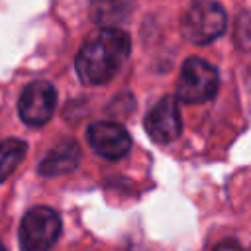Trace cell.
Segmentation results:
<instances>
[{"label":"cell","mask_w":251,"mask_h":251,"mask_svg":"<svg viewBox=\"0 0 251 251\" xmlns=\"http://www.w3.org/2000/svg\"><path fill=\"white\" fill-rule=\"evenodd\" d=\"M80 163V147L75 139H63L57 143L39 163L37 171L41 176H59L73 173Z\"/></svg>","instance_id":"ba28073f"},{"label":"cell","mask_w":251,"mask_h":251,"mask_svg":"<svg viewBox=\"0 0 251 251\" xmlns=\"http://www.w3.org/2000/svg\"><path fill=\"white\" fill-rule=\"evenodd\" d=\"M86 139L96 155L110 161L126 157L131 147L129 133L116 122H94L86 129Z\"/></svg>","instance_id":"52a82bcc"},{"label":"cell","mask_w":251,"mask_h":251,"mask_svg":"<svg viewBox=\"0 0 251 251\" xmlns=\"http://www.w3.org/2000/svg\"><path fill=\"white\" fill-rule=\"evenodd\" d=\"M61 235V220L49 206L31 208L20 224V251H49Z\"/></svg>","instance_id":"277c9868"},{"label":"cell","mask_w":251,"mask_h":251,"mask_svg":"<svg viewBox=\"0 0 251 251\" xmlns=\"http://www.w3.org/2000/svg\"><path fill=\"white\" fill-rule=\"evenodd\" d=\"M227 25V16L222 4L210 0H198L188 6L180 20V31L186 41L194 45H206L218 39Z\"/></svg>","instance_id":"7a4b0ae2"},{"label":"cell","mask_w":251,"mask_h":251,"mask_svg":"<svg viewBox=\"0 0 251 251\" xmlns=\"http://www.w3.org/2000/svg\"><path fill=\"white\" fill-rule=\"evenodd\" d=\"M214 251H251V249H247V247H243L239 241H235V239H226V241H220L216 247H214Z\"/></svg>","instance_id":"8fae6325"},{"label":"cell","mask_w":251,"mask_h":251,"mask_svg":"<svg viewBox=\"0 0 251 251\" xmlns=\"http://www.w3.org/2000/svg\"><path fill=\"white\" fill-rule=\"evenodd\" d=\"M131 39L126 31L104 27L92 33L75 57V69L82 84L98 86L110 82L129 57Z\"/></svg>","instance_id":"6da1fadb"},{"label":"cell","mask_w":251,"mask_h":251,"mask_svg":"<svg viewBox=\"0 0 251 251\" xmlns=\"http://www.w3.org/2000/svg\"><path fill=\"white\" fill-rule=\"evenodd\" d=\"M220 75L214 65L202 57H188L182 63L175 98L184 104H202L216 96Z\"/></svg>","instance_id":"3957f363"},{"label":"cell","mask_w":251,"mask_h":251,"mask_svg":"<svg viewBox=\"0 0 251 251\" xmlns=\"http://www.w3.org/2000/svg\"><path fill=\"white\" fill-rule=\"evenodd\" d=\"M0 251H6V247H4V245H2V243H0Z\"/></svg>","instance_id":"7c38bea8"},{"label":"cell","mask_w":251,"mask_h":251,"mask_svg":"<svg viewBox=\"0 0 251 251\" xmlns=\"http://www.w3.org/2000/svg\"><path fill=\"white\" fill-rule=\"evenodd\" d=\"M233 41L241 51H251V12H241L237 16Z\"/></svg>","instance_id":"30bf717a"},{"label":"cell","mask_w":251,"mask_h":251,"mask_svg":"<svg viewBox=\"0 0 251 251\" xmlns=\"http://www.w3.org/2000/svg\"><path fill=\"white\" fill-rule=\"evenodd\" d=\"M145 131L155 143H171L182 131V118L175 96H163L145 116Z\"/></svg>","instance_id":"8992f818"},{"label":"cell","mask_w":251,"mask_h":251,"mask_svg":"<svg viewBox=\"0 0 251 251\" xmlns=\"http://www.w3.org/2000/svg\"><path fill=\"white\" fill-rule=\"evenodd\" d=\"M57 106V90L47 80L29 82L18 100V114L24 124L39 127L47 124Z\"/></svg>","instance_id":"5b68a950"},{"label":"cell","mask_w":251,"mask_h":251,"mask_svg":"<svg viewBox=\"0 0 251 251\" xmlns=\"http://www.w3.org/2000/svg\"><path fill=\"white\" fill-rule=\"evenodd\" d=\"M27 151V143L22 139H4L0 141V182H4L14 171L16 167L24 161Z\"/></svg>","instance_id":"9c48e42d"}]
</instances>
